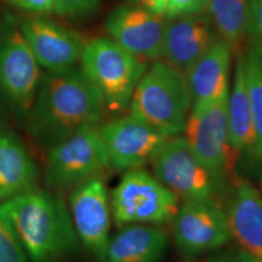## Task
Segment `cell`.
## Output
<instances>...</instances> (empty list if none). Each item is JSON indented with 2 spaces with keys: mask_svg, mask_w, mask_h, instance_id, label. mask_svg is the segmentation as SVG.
Here are the masks:
<instances>
[{
  "mask_svg": "<svg viewBox=\"0 0 262 262\" xmlns=\"http://www.w3.org/2000/svg\"><path fill=\"white\" fill-rule=\"evenodd\" d=\"M129 2L130 3H137V2H139V0H129Z\"/></svg>",
  "mask_w": 262,
  "mask_h": 262,
  "instance_id": "31",
  "label": "cell"
},
{
  "mask_svg": "<svg viewBox=\"0 0 262 262\" xmlns=\"http://www.w3.org/2000/svg\"><path fill=\"white\" fill-rule=\"evenodd\" d=\"M40 70L21 29L0 33V91L19 113L27 114L40 83Z\"/></svg>",
  "mask_w": 262,
  "mask_h": 262,
  "instance_id": "11",
  "label": "cell"
},
{
  "mask_svg": "<svg viewBox=\"0 0 262 262\" xmlns=\"http://www.w3.org/2000/svg\"><path fill=\"white\" fill-rule=\"evenodd\" d=\"M10 4L34 14H49L54 11L52 0H8Z\"/></svg>",
  "mask_w": 262,
  "mask_h": 262,
  "instance_id": "27",
  "label": "cell"
},
{
  "mask_svg": "<svg viewBox=\"0 0 262 262\" xmlns=\"http://www.w3.org/2000/svg\"><path fill=\"white\" fill-rule=\"evenodd\" d=\"M209 0H169L165 18L178 17L183 15H192L203 12L208 6Z\"/></svg>",
  "mask_w": 262,
  "mask_h": 262,
  "instance_id": "25",
  "label": "cell"
},
{
  "mask_svg": "<svg viewBox=\"0 0 262 262\" xmlns=\"http://www.w3.org/2000/svg\"><path fill=\"white\" fill-rule=\"evenodd\" d=\"M137 3H140V5H142L143 8L152 11L153 14L162 16H165L169 6V0H139Z\"/></svg>",
  "mask_w": 262,
  "mask_h": 262,
  "instance_id": "28",
  "label": "cell"
},
{
  "mask_svg": "<svg viewBox=\"0 0 262 262\" xmlns=\"http://www.w3.org/2000/svg\"><path fill=\"white\" fill-rule=\"evenodd\" d=\"M261 187H262V180H261Z\"/></svg>",
  "mask_w": 262,
  "mask_h": 262,
  "instance_id": "32",
  "label": "cell"
},
{
  "mask_svg": "<svg viewBox=\"0 0 262 262\" xmlns=\"http://www.w3.org/2000/svg\"><path fill=\"white\" fill-rule=\"evenodd\" d=\"M70 209L81 243L97 261L107 262L112 211L103 179L88 180L72 189Z\"/></svg>",
  "mask_w": 262,
  "mask_h": 262,
  "instance_id": "12",
  "label": "cell"
},
{
  "mask_svg": "<svg viewBox=\"0 0 262 262\" xmlns=\"http://www.w3.org/2000/svg\"><path fill=\"white\" fill-rule=\"evenodd\" d=\"M97 126L81 127L48 149L45 182L49 187L74 188L111 169L110 157Z\"/></svg>",
  "mask_w": 262,
  "mask_h": 262,
  "instance_id": "7",
  "label": "cell"
},
{
  "mask_svg": "<svg viewBox=\"0 0 262 262\" xmlns=\"http://www.w3.org/2000/svg\"><path fill=\"white\" fill-rule=\"evenodd\" d=\"M81 68L100 91L106 110L120 114L129 108L131 97L147 71L145 60L120 47L111 38L85 42Z\"/></svg>",
  "mask_w": 262,
  "mask_h": 262,
  "instance_id": "4",
  "label": "cell"
},
{
  "mask_svg": "<svg viewBox=\"0 0 262 262\" xmlns=\"http://www.w3.org/2000/svg\"><path fill=\"white\" fill-rule=\"evenodd\" d=\"M110 202L118 227L135 224H169L180 208L178 196L143 169L125 171L112 191Z\"/></svg>",
  "mask_w": 262,
  "mask_h": 262,
  "instance_id": "6",
  "label": "cell"
},
{
  "mask_svg": "<svg viewBox=\"0 0 262 262\" xmlns=\"http://www.w3.org/2000/svg\"><path fill=\"white\" fill-rule=\"evenodd\" d=\"M21 33L38 64L48 72L73 67L80 60L85 42L78 33L44 17L28 18Z\"/></svg>",
  "mask_w": 262,
  "mask_h": 262,
  "instance_id": "14",
  "label": "cell"
},
{
  "mask_svg": "<svg viewBox=\"0 0 262 262\" xmlns=\"http://www.w3.org/2000/svg\"><path fill=\"white\" fill-rule=\"evenodd\" d=\"M110 157L111 169L129 171L152 163L169 137L126 114L97 126Z\"/></svg>",
  "mask_w": 262,
  "mask_h": 262,
  "instance_id": "10",
  "label": "cell"
},
{
  "mask_svg": "<svg viewBox=\"0 0 262 262\" xmlns=\"http://www.w3.org/2000/svg\"><path fill=\"white\" fill-rule=\"evenodd\" d=\"M31 262H64L79 253L66 203L56 193L32 189L0 204Z\"/></svg>",
  "mask_w": 262,
  "mask_h": 262,
  "instance_id": "2",
  "label": "cell"
},
{
  "mask_svg": "<svg viewBox=\"0 0 262 262\" xmlns=\"http://www.w3.org/2000/svg\"><path fill=\"white\" fill-rule=\"evenodd\" d=\"M106 106L81 67L47 72L27 113V130L35 142L51 148L85 126L102 122Z\"/></svg>",
  "mask_w": 262,
  "mask_h": 262,
  "instance_id": "1",
  "label": "cell"
},
{
  "mask_svg": "<svg viewBox=\"0 0 262 262\" xmlns=\"http://www.w3.org/2000/svg\"><path fill=\"white\" fill-rule=\"evenodd\" d=\"M228 95L191 110L183 131L199 162L226 182L233 179L237 166L228 137Z\"/></svg>",
  "mask_w": 262,
  "mask_h": 262,
  "instance_id": "8",
  "label": "cell"
},
{
  "mask_svg": "<svg viewBox=\"0 0 262 262\" xmlns=\"http://www.w3.org/2000/svg\"><path fill=\"white\" fill-rule=\"evenodd\" d=\"M217 38L210 17L203 12L169 18L162 57L175 70L186 74Z\"/></svg>",
  "mask_w": 262,
  "mask_h": 262,
  "instance_id": "15",
  "label": "cell"
},
{
  "mask_svg": "<svg viewBox=\"0 0 262 262\" xmlns=\"http://www.w3.org/2000/svg\"><path fill=\"white\" fill-rule=\"evenodd\" d=\"M0 262H28L14 226L0 208Z\"/></svg>",
  "mask_w": 262,
  "mask_h": 262,
  "instance_id": "23",
  "label": "cell"
},
{
  "mask_svg": "<svg viewBox=\"0 0 262 262\" xmlns=\"http://www.w3.org/2000/svg\"><path fill=\"white\" fill-rule=\"evenodd\" d=\"M237 262H262V258L254 256L247 251L238 249L237 250Z\"/></svg>",
  "mask_w": 262,
  "mask_h": 262,
  "instance_id": "30",
  "label": "cell"
},
{
  "mask_svg": "<svg viewBox=\"0 0 262 262\" xmlns=\"http://www.w3.org/2000/svg\"><path fill=\"white\" fill-rule=\"evenodd\" d=\"M233 51L221 38L210 45L186 72L192 108L196 110L229 93V71Z\"/></svg>",
  "mask_w": 262,
  "mask_h": 262,
  "instance_id": "16",
  "label": "cell"
},
{
  "mask_svg": "<svg viewBox=\"0 0 262 262\" xmlns=\"http://www.w3.org/2000/svg\"><path fill=\"white\" fill-rule=\"evenodd\" d=\"M249 0H209L208 16L219 38L231 47L234 55L245 49L249 38Z\"/></svg>",
  "mask_w": 262,
  "mask_h": 262,
  "instance_id": "21",
  "label": "cell"
},
{
  "mask_svg": "<svg viewBox=\"0 0 262 262\" xmlns=\"http://www.w3.org/2000/svg\"><path fill=\"white\" fill-rule=\"evenodd\" d=\"M245 83L256 134V150L262 159V42L249 39L244 50Z\"/></svg>",
  "mask_w": 262,
  "mask_h": 262,
  "instance_id": "22",
  "label": "cell"
},
{
  "mask_svg": "<svg viewBox=\"0 0 262 262\" xmlns=\"http://www.w3.org/2000/svg\"><path fill=\"white\" fill-rule=\"evenodd\" d=\"M243 52L237 55L233 86L228 95V137L237 163L242 157L258 159L256 134L245 83Z\"/></svg>",
  "mask_w": 262,
  "mask_h": 262,
  "instance_id": "19",
  "label": "cell"
},
{
  "mask_svg": "<svg viewBox=\"0 0 262 262\" xmlns=\"http://www.w3.org/2000/svg\"><path fill=\"white\" fill-rule=\"evenodd\" d=\"M152 166L157 180L183 202L220 203L228 188V182L199 162L185 137H169Z\"/></svg>",
  "mask_w": 262,
  "mask_h": 262,
  "instance_id": "5",
  "label": "cell"
},
{
  "mask_svg": "<svg viewBox=\"0 0 262 262\" xmlns=\"http://www.w3.org/2000/svg\"><path fill=\"white\" fill-rule=\"evenodd\" d=\"M130 114L168 137L185 131L192 98L186 75L157 61L145 72L131 97Z\"/></svg>",
  "mask_w": 262,
  "mask_h": 262,
  "instance_id": "3",
  "label": "cell"
},
{
  "mask_svg": "<svg viewBox=\"0 0 262 262\" xmlns=\"http://www.w3.org/2000/svg\"><path fill=\"white\" fill-rule=\"evenodd\" d=\"M206 262H237V250H220L211 254Z\"/></svg>",
  "mask_w": 262,
  "mask_h": 262,
  "instance_id": "29",
  "label": "cell"
},
{
  "mask_svg": "<svg viewBox=\"0 0 262 262\" xmlns=\"http://www.w3.org/2000/svg\"><path fill=\"white\" fill-rule=\"evenodd\" d=\"M172 235L179 253L188 258L219 250L232 239L225 209L215 202H183Z\"/></svg>",
  "mask_w": 262,
  "mask_h": 262,
  "instance_id": "9",
  "label": "cell"
},
{
  "mask_svg": "<svg viewBox=\"0 0 262 262\" xmlns=\"http://www.w3.org/2000/svg\"><path fill=\"white\" fill-rule=\"evenodd\" d=\"M166 22L165 16L131 3L114 9L104 28L111 39L141 60H158L163 55Z\"/></svg>",
  "mask_w": 262,
  "mask_h": 262,
  "instance_id": "13",
  "label": "cell"
},
{
  "mask_svg": "<svg viewBox=\"0 0 262 262\" xmlns=\"http://www.w3.org/2000/svg\"><path fill=\"white\" fill-rule=\"evenodd\" d=\"M54 12L63 16H85L96 11L101 0H52Z\"/></svg>",
  "mask_w": 262,
  "mask_h": 262,
  "instance_id": "24",
  "label": "cell"
},
{
  "mask_svg": "<svg viewBox=\"0 0 262 262\" xmlns=\"http://www.w3.org/2000/svg\"><path fill=\"white\" fill-rule=\"evenodd\" d=\"M38 168L15 134L0 131V204L35 189Z\"/></svg>",
  "mask_w": 262,
  "mask_h": 262,
  "instance_id": "20",
  "label": "cell"
},
{
  "mask_svg": "<svg viewBox=\"0 0 262 262\" xmlns=\"http://www.w3.org/2000/svg\"><path fill=\"white\" fill-rule=\"evenodd\" d=\"M231 237L239 249L262 258V196L248 181H238L226 208Z\"/></svg>",
  "mask_w": 262,
  "mask_h": 262,
  "instance_id": "17",
  "label": "cell"
},
{
  "mask_svg": "<svg viewBox=\"0 0 262 262\" xmlns=\"http://www.w3.org/2000/svg\"><path fill=\"white\" fill-rule=\"evenodd\" d=\"M249 39L262 42V0H249Z\"/></svg>",
  "mask_w": 262,
  "mask_h": 262,
  "instance_id": "26",
  "label": "cell"
},
{
  "mask_svg": "<svg viewBox=\"0 0 262 262\" xmlns=\"http://www.w3.org/2000/svg\"><path fill=\"white\" fill-rule=\"evenodd\" d=\"M169 248L168 232L157 225H127L110 238L107 262H160Z\"/></svg>",
  "mask_w": 262,
  "mask_h": 262,
  "instance_id": "18",
  "label": "cell"
}]
</instances>
